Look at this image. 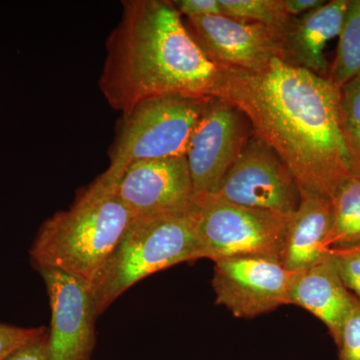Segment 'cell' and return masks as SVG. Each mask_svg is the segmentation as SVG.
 Returning a JSON list of instances; mask_svg holds the SVG:
<instances>
[{"label": "cell", "instance_id": "6", "mask_svg": "<svg viewBox=\"0 0 360 360\" xmlns=\"http://www.w3.org/2000/svg\"><path fill=\"white\" fill-rule=\"evenodd\" d=\"M292 215L255 210L210 196L200 203L198 255L213 262L241 257L279 260Z\"/></svg>", "mask_w": 360, "mask_h": 360}, {"label": "cell", "instance_id": "9", "mask_svg": "<svg viewBox=\"0 0 360 360\" xmlns=\"http://www.w3.org/2000/svg\"><path fill=\"white\" fill-rule=\"evenodd\" d=\"M292 272L276 258L241 257L214 262L215 302L236 319H252L290 304Z\"/></svg>", "mask_w": 360, "mask_h": 360}, {"label": "cell", "instance_id": "3", "mask_svg": "<svg viewBox=\"0 0 360 360\" xmlns=\"http://www.w3.org/2000/svg\"><path fill=\"white\" fill-rule=\"evenodd\" d=\"M132 220L116 195L115 180L101 174L68 210L41 224L30 250L32 264L65 271L89 288Z\"/></svg>", "mask_w": 360, "mask_h": 360}, {"label": "cell", "instance_id": "19", "mask_svg": "<svg viewBox=\"0 0 360 360\" xmlns=\"http://www.w3.org/2000/svg\"><path fill=\"white\" fill-rule=\"evenodd\" d=\"M340 129L350 172L360 179V75L340 89Z\"/></svg>", "mask_w": 360, "mask_h": 360}, {"label": "cell", "instance_id": "4", "mask_svg": "<svg viewBox=\"0 0 360 360\" xmlns=\"http://www.w3.org/2000/svg\"><path fill=\"white\" fill-rule=\"evenodd\" d=\"M198 212L200 205L186 212L132 220L90 284L97 316L141 279L174 265L200 259Z\"/></svg>", "mask_w": 360, "mask_h": 360}, {"label": "cell", "instance_id": "18", "mask_svg": "<svg viewBox=\"0 0 360 360\" xmlns=\"http://www.w3.org/2000/svg\"><path fill=\"white\" fill-rule=\"evenodd\" d=\"M221 13L234 20L262 23L288 32L296 18L286 13L283 0H219Z\"/></svg>", "mask_w": 360, "mask_h": 360}, {"label": "cell", "instance_id": "8", "mask_svg": "<svg viewBox=\"0 0 360 360\" xmlns=\"http://www.w3.org/2000/svg\"><path fill=\"white\" fill-rule=\"evenodd\" d=\"M213 196L233 205L292 215L302 194L276 151L255 134Z\"/></svg>", "mask_w": 360, "mask_h": 360}, {"label": "cell", "instance_id": "12", "mask_svg": "<svg viewBox=\"0 0 360 360\" xmlns=\"http://www.w3.org/2000/svg\"><path fill=\"white\" fill-rule=\"evenodd\" d=\"M37 270L44 278L51 309L47 336L51 360H90L96 345L97 315L89 285L61 270Z\"/></svg>", "mask_w": 360, "mask_h": 360}, {"label": "cell", "instance_id": "11", "mask_svg": "<svg viewBox=\"0 0 360 360\" xmlns=\"http://www.w3.org/2000/svg\"><path fill=\"white\" fill-rule=\"evenodd\" d=\"M187 27L212 60L239 70H257L278 58L288 61L285 32L219 15L186 18Z\"/></svg>", "mask_w": 360, "mask_h": 360}, {"label": "cell", "instance_id": "17", "mask_svg": "<svg viewBox=\"0 0 360 360\" xmlns=\"http://www.w3.org/2000/svg\"><path fill=\"white\" fill-rule=\"evenodd\" d=\"M338 37V51L328 78L341 89L360 75V0H348Z\"/></svg>", "mask_w": 360, "mask_h": 360}, {"label": "cell", "instance_id": "7", "mask_svg": "<svg viewBox=\"0 0 360 360\" xmlns=\"http://www.w3.org/2000/svg\"><path fill=\"white\" fill-rule=\"evenodd\" d=\"M252 134L238 108L222 99H208L186 153L198 205L217 194Z\"/></svg>", "mask_w": 360, "mask_h": 360}, {"label": "cell", "instance_id": "5", "mask_svg": "<svg viewBox=\"0 0 360 360\" xmlns=\"http://www.w3.org/2000/svg\"><path fill=\"white\" fill-rule=\"evenodd\" d=\"M208 99L167 94L144 99L122 113L103 174L116 179L136 161L186 155Z\"/></svg>", "mask_w": 360, "mask_h": 360}, {"label": "cell", "instance_id": "25", "mask_svg": "<svg viewBox=\"0 0 360 360\" xmlns=\"http://www.w3.org/2000/svg\"><path fill=\"white\" fill-rule=\"evenodd\" d=\"M326 2L324 0H283V6L288 15L296 18L300 14H305L319 8Z\"/></svg>", "mask_w": 360, "mask_h": 360}, {"label": "cell", "instance_id": "15", "mask_svg": "<svg viewBox=\"0 0 360 360\" xmlns=\"http://www.w3.org/2000/svg\"><path fill=\"white\" fill-rule=\"evenodd\" d=\"M333 224V201L302 196L291 217L279 262L291 272L311 266L328 255L326 248Z\"/></svg>", "mask_w": 360, "mask_h": 360}, {"label": "cell", "instance_id": "22", "mask_svg": "<svg viewBox=\"0 0 360 360\" xmlns=\"http://www.w3.org/2000/svg\"><path fill=\"white\" fill-rule=\"evenodd\" d=\"M45 328H20L0 323V360H6L14 352L39 338Z\"/></svg>", "mask_w": 360, "mask_h": 360}, {"label": "cell", "instance_id": "20", "mask_svg": "<svg viewBox=\"0 0 360 360\" xmlns=\"http://www.w3.org/2000/svg\"><path fill=\"white\" fill-rule=\"evenodd\" d=\"M328 250L345 288L360 302V245Z\"/></svg>", "mask_w": 360, "mask_h": 360}, {"label": "cell", "instance_id": "2", "mask_svg": "<svg viewBox=\"0 0 360 360\" xmlns=\"http://www.w3.org/2000/svg\"><path fill=\"white\" fill-rule=\"evenodd\" d=\"M122 6L98 79L113 110L122 115L167 94L217 98L224 66L203 51L172 1L124 0Z\"/></svg>", "mask_w": 360, "mask_h": 360}, {"label": "cell", "instance_id": "23", "mask_svg": "<svg viewBox=\"0 0 360 360\" xmlns=\"http://www.w3.org/2000/svg\"><path fill=\"white\" fill-rule=\"evenodd\" d=\"M172 4L182 18H193L222 14L219 0H174Z\"/></svg>", "mask_w": 360, "mask_h": 360}, {"label": "cell", "instance_id": "10", "mask_svg": "<svg viewBox=\"0 0 360 360\" xmlns=\"http://www.w3.org/2000/svg\"><path fill=\"white\" fill-rule=\"evenodd\" d=\"M113 180L116 195L134 219L186 212L198 205L186 155L136 161Z\"/></svg>", "mask_w": 360, "mask_h": 360}, {"label": "cell", "instance_id": "13", "mask_svg": "<svg viewBox=\"0 0 360 360\" xmlns=\"http://www.w3.org/2000/svg\"><path fill=\"white\" fill-rule=\"evenodd\" d=\"M290 304L307 310L328 328L338 347L343 322L359 300L345 288L330 253L307 269L292 272Z\"/></svg>", "mask_w": 360, "mask_h": 360}, {"label": "cell", "instance_id": "14", "mask_svg": "<svg viewBox=\"0 0 360 360\" xmlns=\"http://www.w3.org/2000/svg\"><path fill=\"white\" fill-rule=\"evenodd\" d=\"M348 0L326 1L302 18H296L286 33L285 51L288 63L307 68L321 77H328L324 49L338 37L347 13Z\"/></svg>", "mask_w": 360, "mask_h": 360}, {"label": "cell", "instance_id": "1", "mask_svg": "<svg viewBox=\"0 0 360 360\" xmlns=\"http://www.w3.org/2000/svg\"><path fill=\"white\" fill-rule=\"evenodd\" d=\"M217 98L245 115L253 134L290 170L302 196L333 200L352 179L340 89L328 77L278 58L257 70L224 66Z\"/></svg>", "mask_w": 360, "mask_h": 360}, {"label": "cell", "instance_id": "24", "mask_svg": "<svg viewBox=\"0 0 360 360\" xmlns=\"http://www.w3.org/2000/svg\"><path fill=\"white\" fill-rule=\"evenodd\" d=\"M49 329L44 331L39 338L27 343L25 347L14 352L6 360H51L47 345Z\"/></svg>", "mask_w": 360, "mask_h": 360}, {"label": "cell", "instance_id": "21", "mask_svg": "<svg viewBox=\"0 0 360 360\" xmlns=\"http://www.w3.org/2000/svg\"><path fill=\"white\" fill-rule=\"evenodd\" d=\"M340 359L360 360V302L352 307L341 328L338 345Z\"/></svg>", "mask_w": 360, "mask_h": 360}, {"label": "cell", "instance_id": "16", "mask_svg": "<svg viewBox=\"0 0 360 360\" xmlns=\"http://www.w3.org/2000/svg\"><path fill=\"white\" fill-rule=\"evenodd\" d=\"M333 224L326 250L360 245V179L352 176L333 200Z\"/></svg>", "mask_w": 360, "mask_h": 360}]
</instances>
